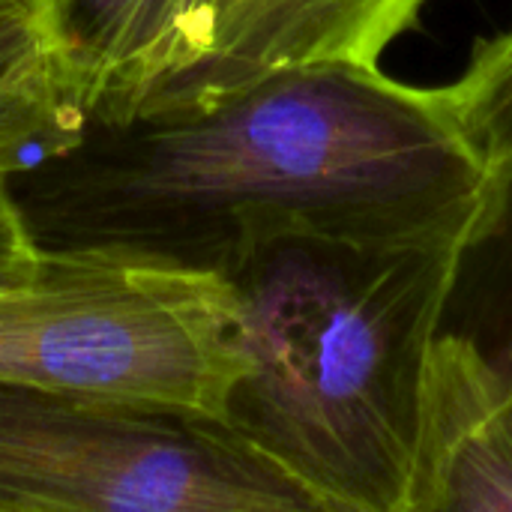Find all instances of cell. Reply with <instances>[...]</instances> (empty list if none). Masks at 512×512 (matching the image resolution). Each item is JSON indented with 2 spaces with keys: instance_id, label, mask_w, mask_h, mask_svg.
I'll use <instances>...</instances> for the list:
<instances>
[{
  "instance_id": "6da1fadb",
  "label": "cell",
  "mask_w": 512,
  "mask_h": 512,
  "mask_svg": "<svg viewBox=\"0 0 512 512\" xmlns=\"http://www.w3.org/2000/svg\"><path fill=\"white\" fill-rule=\"evenodd\" d=\"M492 174L441 87L303 63L234 90L84 126L9 174L42 249H114L222 273L276 237L462 243Z\"/></svg>"
},
{
  "instance_id": "7a4b0ae2",
  "label": "cell",
  "mask_w": 512,
  "mask_h": 512,
  "mask_svg": "<svg viewBox=\"0 0 512 512\" xmlns=\"http://www.w3.org/2000/svg\"><path fill=\"white\" fill-rule=\"evenodd\" d=\"M456 246L276 237L222 270L249 357L231 423L345 510L402 504Z\"/></svg>"
},
{
  "instance_id": "3957f363",
  "label": "cell",
  "mask_w": 512,
  "mask_h": 512,
  "mask_svg": "<svg viewBox=\"0 0 512 512\" xmlns=\"http://www.w3.org/2000/svg\"><path fill=\"white\" fill-rule=\"evenodd\" d=\"M249 372L234 285L114 249H42L0 294V384L231 420Z\"/></svg>"
},
{
  "instance_id": "277c9868",
  "label": "cell",
  "mask_w": 512,
  "mask_h": 512,
  "mask_svg": "<svg viewBox=\"0 0 512 512\" xmlns=\"http://www.w3.org/2000/svg\"><path fill=\"white\" fill-rule=\"evenodd\" d=\"M0 512H351L231 420L0 384Z\"/></svg>"
},
{
  "instance_id": "5b68a950",
  "label": "cell",
  "mask_w": 512,
  "mask_h": 512,
  "mask_svg": "<svg viewBox=\"0 0 512 512\" xmlns=\"http://www.w3.org/2000/svg\"><path fill=\"white\" fill-rule=\"evenodd\" d=\"M426 3L192 0L174 63L141 111L198 102L282 66H378L384 51L417 27Z\"/></svg>"
},
{
  "instance_id": "8992f818",
  "label": "cell",
  "mask_w": 512,
  "mask_h": 512,
  "mask_svg": "<svg viewBox=\"0 0 512 512\" xmlns=\"http://www.w3.org/2000/svg\"><path fill=\"white\" fill-rule=\"evenodd\" d=\"M396 512H512V384L459 339L432 348Z\"/></svg>"
},
{
  "instance_id": "52a82bcc",
  "label": "cell",
  "mask_w": 512,
  "mask_h": 512,
  "mask_svg": "<svg viewBox=\"0 0 512 512\" xmlns=\"http://www.w3.org/2000/svg\"><path fill=\"white\" fill-rule=\"evenodd\" d=\"M192 0H48V30L87 126L126 123L174 63Z\"/></svg>"
},
{
  "instance_id": "ba28073f",
  "label": "cell",
  "mask_w": 512,
  "mask_h": 512,
  "mask_svg": "<svg viewBox=\"0 0 512 512\" xmlns=\"http://www.w3.org/2000/svg\"><path fill=\"white\" fill-rule=\"evenodd\" d=\"M48 30V0H0V174H21L84 135Z\"/></svg>"
},
{
  "instance_id": "9c48e42d",
  "label": "cell",
  "mask_w": 512,
  "mask_h": 512,
  "mask_svg": "<svg viewBox=\"0 0 512 512\" xmlns=\"http://www.w3.org/2000/svg\"><path fill=\"white\" fill-rule=\"evenodd\" d=\"M441 336L512 375V168L492 174L483 207L456 246Z\"/></svg>"
},
{
  "instance_id": "30bf717a",
  "label": "cell",
  "mask_w": 512,
  "mask_h": 512,
  "mask_svg": "<svg viewBox=\"0 0 512 512\" xmlns=\"http://www.w3.org/2000/svg\"><path fill=\"white\" fill-rule=\"evenodd\" d=\"M468 150L489 174L512 168V27L480 39L462 75L441 87Z\"/></svg>"
},
{
  "instance_id": "8fae6325",
  "label": "cell",
  "mask_w": 512,
  "mask_h": 512,
  "mask_svg": "<svg viewBox=\"0 0 512 512\" xmlns=\"http://www.w3.org/2000/svg\"><path fill=\"white\" fill-rule=\"evenodd\" d=\"M42 264V246L36 243L15 195L9 174H0V294L30 285Z\"/></svg>"
},
{
  "instance_id": "7c38bea8",
  "label": "cell",
  "mask_w": 512,
  "mask_h": 512,
  "mask_svg": "<svg viewBox=\"0 0 512 512\" xmlns=\"http://www.w3.org/2000/svg\"><path fill=\"white\" fill-rule=\"evenodd\" d=\"M504 378H507V381H510V384H512V375H504Z\"/></svg>"
}]
</instances>
